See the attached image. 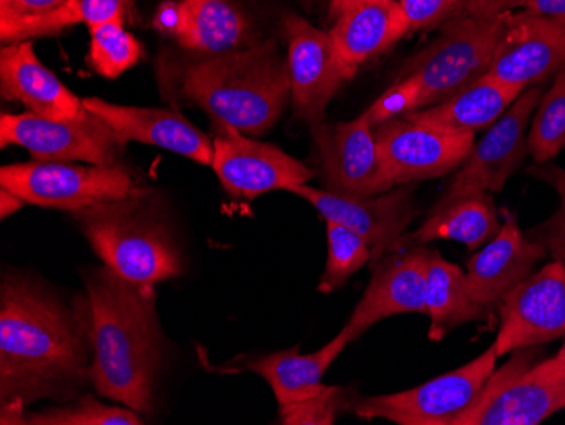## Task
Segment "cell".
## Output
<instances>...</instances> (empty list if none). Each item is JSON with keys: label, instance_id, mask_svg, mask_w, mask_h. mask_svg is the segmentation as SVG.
Returning a JSON list of instances; mask_svg holds the SVG:
<instances>
[{"label": "cell", "instance_id": "cell-1", "mask_svg": "<svg viewBox=\"0 0 565 425\" xmlns=\"http://www.w3.org/2000/svg\"><path fill=\"white\" fill-rule=\"evenodd\" d=\"M87 297L66 306L47 288L8 275L0 288V424H22L38 400H63L92 383Z\"/></svg>", "mask_w": 565, "mask_h": 425}, {"label": "cell", "instance_id": "cell-2", "mask_svg": "<svg viewBox=\"0 0 565 425\" xmlns=\"http://www.w3.org/2000/svg\"><path fill=\"white\" fill-rule=\"evenodd\" d=\"M92 385L98 395L145 414L151 412L163 360V332L152 284L120 277L106 265L87 275Z\"/></svg>", "mask_w": 565, "mask_h": 425}, {"label": "cell", "instance_id": "cell-3", "mask_svg": "<svg viewBox=\"0 0 565 425\" xmlns=\"http://www.w3.org/2000/svg\"><path fill=\"white\" fill-rule=\"evenodd\" d=\"M182 94L202 107L215 126L262 136L278 123L291 98L288 60L275 40L200 59L183 70Z\"/></svg>", "mask_w": 565, "mask_h": 425}, {"label": "cell", "instance_id": "cell-4", "mask_svg": "<svg viewBox=\"0 0 565 425\" xmlns=\"http://www.w3.org/2000/svg\"><path fill=\"white\" fill-rule=\"evenodd\" d=\"M70 215L104 265L127 280L154 285L183 272L182 255L151 190L138 189Z\"/></svg>", "mask_w": 565, "mask_h": 425}, {"label": "cell", "instance_id": "cell-5", "mask_svg": "<svg viewBox=\"0 0 565 425\" xmlns=\"http://www.w3.org/2000/svg\"><path fill=\"white\" fill-rule=\"evenodd\" d=\"M565 408V360L519 349L454 425H536Z\"/></svg>", "mask_w": 565, "mask_h": 425}, {"label": "cell", "instance_id": "cell-6", "mask_svg": "<svg viewBox=\"0 0 565 425\" xmlns=\"http://www.w3.org/2000/svg\"><path fill=\"white\" fill-rule=\"evenodd\" d=\"M504 15H457L447 22L439 36L403 65L398 78L417 84L418 110L443 103L488 72L503 31Z\"/></svg>", "mask_w": 565, "mask_h": 425}, {"label": "cell", "instance_id": "cell-7", "mask_svg": "<svg viewBox=\"0 0 565 425\" xmlns=\"http://www.w3.org/2000/svg\"><path fill=\"white\" fill-rule=\"evenodd\" d=\"M0 187L25 204L75 212L124 199L139 189L135 174L122 164H76L72 161H31L0 168Z\"/></svg>", "mask_w": 565, "mask_h": 425}, {"label": "cell", "instance_id": "cell-8", "mask_svg": "<svg viewBox=\"0 0 565 425\" xmlns=\"http://www.w3.org/2000/svg\"><path fill=\"white\" fill-rule=\"evenodd\" d=\"M497 353L490 346L465 366L415 389L366 399L358 396L352 412L366 421L384 418L399 425H454L481 395L497 370Z\"/></svg>", "mask_w": 565, "mask_h": 425}, {"label": "cell", "instance_id": "cell-9", "mask_svg": "<svg viewBox=\"0 0 565 425\" xmlns=\"http://www.w3.org/2000/svg\"><path fill=\"white\" fill-rule=\"evenodd\" d=\"M22 146L38 161L117 164L126 141L106 120L85 110L73 119H46L33 113L2 114L0 146Z\"/></svg>", "mask_w": 565, "mask_h": 425}, {"label": "cell", "instance_id": "cell-10", "mask_svg": "<svg viewBox=\"0 0 565 425\" xmlns=\"http://www.w3.org/2000/svg\"><path fill=\"white\" fill-rule=\"evenodd\" d=\"M310 132L329 192L364 199L395 189L366 113L349 123L320 120Z\"/></svg>", "mask_w": 565, "mask_h": 425}, {"label": "cell", "instance_id": "cell-11", "mask_svg": "<svg viewBox=\"0 0 565 425\" xmlns=\"http://www.w3.org/2000/svg\"><path fill=\"white\" fill-rule=\"evenodd\" d=\"M374 138L396 187L452 173L476 145L471 132L447 131L408 116L380 124Z\"/></svg>", "mask_w": 565, "mask_h": 425}, {"label": "cell", "instance_id": "cell-12", "mask_svg": "<svg viewBox=\"0 0 565 425\" xmlns=\"http://www.w3.org/2000/svg\"><path fill=\"white\" fill-rule=\"evenodd\" d=\"M565 336V265L554 259L511 288L500 302L498 358Z\"/></svg>", "mask_w": 565, "mask_h": 425}, {"label": "cell", "instance_id": "cell-13", "mask_svg": "<svg viewBox=\"0 0 565 425\" xmlns=\"http://www.w3.org/2000/svg\"><path fill=\"white\" fill-rule=\"evenodd\" d=\"M288 41V70L295 116L305 123H320L339 88L355 73L342 62L329 31L312 26L307 19L290 14L282 21Z\"/></svg>", "mask_w": 565, "mask_h": 425}, {"label": "cell", "instance_id": "cell-14", "mask_svg": "<svg viewBox=\"0 0 565 425\" xmlns=\"http://www.w3.org/2000/svg\"><path fill=\"white\" fill-rule=\"evenodd\" d=\"M212 168L231 195L256 199L265 193L290 192L313 179V171L278 146L247 138L236 129L217 126Z\"/></svg>", "mask_w": 565, "mask_h": 425}, {"label": "cell", "instance_id": "cell-15", "mask_svg": "<svg viewBox=\"0 0 565 425\" xmlns=\"http://www.w3.org/2000/svg\"><path fill=\"white\" fill-rule=\"evenodd\" d=\"M290 192L307 200L326 221L338 222L363 237L371 247V268L392 252L418 214L412 185H398L364 199L313 189L308 183L295 187Z\"/></svg>", "mask_w": 565, "mask_h": 425}, {"label": "cell", "instance_id": "cell-16", "mask_svg": "<svg viewBox=\"0 0 565 425\" xmlns=\"http://www.w3.org/2000/svg\"><path fill=\"white\" fill-rule=\"evenodd\" d=\"M541 98V88H526L515 103L511 104L510 109L488 128L484 138L475 145L443 196L459 195L475 190L501 192L511 174L522 167L529 155L526 129Z\"/></svg>", "mask_w": 565, "mask_h": 425}, {"label": "cell", "instance_id": "cell-17", "mask_svg": "<svg viewBox=\"0 0 565 425\" xmlns=\"http://www.w3.org/2000/svg\"><path fill=\"white\" fill-rule=\"evenodd\" d=\"M564 66L565 22L520 11L504 15L497 52L486 73L525 92Z\"/></svg>", "mask_w": 565, "mask_h": 425}, {"label": "cell", "instance_id": "cell-18", "mask_svg": "<svg viewBox=\"0 0 565 425\" xmlns=\"http://www.w3.org/2000/svg\"><path fill=\"white\" fill-rule=\"evenodd\" d=\"M427 246L405 247L388 253L373 266V277L344 328L352 341L374 323L399 314L427 316Z\"/></svg>", "mask_w": 565, "mask_h": 425}, {"label": "cell", "instance_id": "cell-19", "mask_svg": "<svg viewBox=\"0 0 565 425\" xmlns=\"http://www.w3.org/2000/svg\"><path fill=\"white\" fill-rule=\"evenodd\" d=\"M547 256V247L520 230L515 215L507 212L500 233L468 259L466 277L479 306L493 309L504 295L529 278Z\"/></svg>", "mask_w": 565, "mask_h": 425}, {"label": "cell", "instance_id": "cell-20", "mask_svg": "<svg viewBox=\"0 0 565 425\" xmlns=\"http://www.w3.org/2000/svg\"><path fill=\"white\" fill-rule=\"evenodd\" d=\"M85 109L106 120L124 141L158 146L199 164L212 167L214 141L180 113L151 107L119 106L102 98H84Z\"/></svg>", "mask_w": 565, "mask_h": 425}, {"label": "cell", "instance_id": "cell-21", "mask_svg": "<svg viewBox=\"0 0 565 425\" xmlns=\"http://www.w3.org/2000/svg\"><path fill=\"white\" fill-rule=\"evenodd\" d=\"M0 94L46 119H73L87 110L84 98L76 97L40 62L31 41L2 44Z\"/></svg>", "mask_w": 565, "mask_h": 425}, {"label": "cell", "instance_id": "cell-22", "mask_svg": "<svg viewBox=\"0 0 565 425\" xmlns=\"http://www.w3.org/2000/svg\"><path fill=\"white\" fill-rule=\"evenodd\" d=\"M501 224L503 222L500 221L490 192L475 190L454 196H440L420 227L414 233L403 234L392 252L425 246L440 240L457 241L475 252L500 233Z\"/></svg>", "mask_w": 565, "mask_h": 425}, {"label": "cell", "instance_id": "cell-23", "mask_svg": "<svg viewBox=\"0 0 565 425\" xmlns=\"http://www.w3.org/2000/svg\"><path fill=\"white\" fill-rule=\"evenodd\" d=\"M174 40L202 59L239 52L259 43L246 15L228 0H178Z\"/></svg>", "mask_w": 565, "mask_h": 425}, {"label": "cell", "instance_id": "cell-24", "mask_svg": "<svg viewBox=\"0 0 565 425\" xmlns=\"http://www.w3.org/2000/svg\"><path fill=\"white\" fill-rule=\"evenodd\" d=\"M408 33V22L396 0H370L333 22L329 31L342 62L354 73Z\"/></svg>", "mask_w": 565, "mask_h": 425}, {"label": "cell", "instance_id": "cell-25", "mask_svg": "<svg viewBox=\"0 0 565 425\" xmlns=\"http://www.w3.org/2000/svg\"><path fill=\"white\" fill-rule=\"evenodd\" d=\"M352 338L348 329L342 328L335 338L330 339L316 353H300V346L266 354L250 361L246 370L254 371L268 382L275 393L278 407L295 404L308 396L316 395L326 386V376L333 361L351 344Z\"/></svg>", "mask_w": 565, "mask_h": 425}, {"label": "cell", "instance_id": "cell-26", "mask_svg": "<svg viewBox=\"0 0 565 425\" xmlns=\"http://www.w3.org/2000/svg\"><path fill=\"white\" fill-rule=\"evenodd\" d=\"M522 94L520 88L511 87L490 73H484L478 81L443 103L406 116L447 131L476 135L482 129L491 128Z\"/></svg>", "mask_w": 565, "mask_h": 425}, {"label": "cell", "instance_id": "cell-27", "mask_svg": "<svg viewBox=\"0 0 565 425\" xmlns=\"http://www.w3.org/2000/svg\"><path fill=\"white\" fill-rule=\"evenodd\" d=\"M490 310L479 306L469 290L465 269L431 249L427 272L428 339L439 342L462 323L478 322Z\"/></svg>", "mask_w": 565, "mask_h": 425}, {"label": "cell", "instance_id": "cell-28", "mask_svg": "<svg viewBox=\"0 0 565 425\" xmlns=\"http://www.w3.org/2000/svg\"><path fill=\"white\" fill-rule=\"evenodd\" d=\"M132 18L135 0H68L65 8L55 14L0 26V40L4 44L19 43L62 33L78 22L90 28L102 22L132 21Z\"/></svg>", "mask_w": 565, "mask_h": 425}, {"label": "cell", "instance_id": "cell-29", "mask_svg": "<svg viewBox=\"0 0 565 425\" xmlns=\"http://www.w3.org/2000/svg\"><path fill=\"white\" fill-rule=\"evenodd\" d=\"M529 132V153L536 163L552 160L565 149V66L536 106Z\"/></svg>", "mask_w": 565, "mask_h": 425}, {"label": "cell", "instance_id": "cell-30", "mask_svg": "<svg viewBox=\"0 0 565 425\" xmlns=\"http://www.w3.org/2000/svg\"><path fill=\"white\" fill-rule=\"evenodd\" d=\"M329 255L320 277V294H332L344 287L359 269L371 263V247L363 237L338 222L326 221Z\"/></svg>", "mask_w": 565, "mask_h": 425}, {"label": "cell", "instance_id": "cell-31", "mask_svg": "<svg viewBox=\"0 0 565 425\" xmlns=\"http://www.w3.org/2000/svg\"><path fill=\"white\" fill-rule=\"evenodd\" d=\"M90 30L88 62L102 77L117 78L142 59V46L122 21L102 22Z\"/></svg>", "mask_w": 565, "mask_h": 425}, {"label": "cell", "instance_id": "cell-32", "mask_svg": "<svg viewBox=\"0 0 565 425\" xmlns=\"http://www.w3.org/2000/svg\"><path fill=\"white\" fill-rule=\"evenodd\" d=\"M24 425H141L139 412L119 405L102 404L92 395L73 400L72 404L47 407L25 414Z\"/></svg>", "mask_w": 565, "mask_h": 425}, {"label": "cell", "instance_id": "cell-33", "mask_svg": "<svg viewBox=\"0 0 565 425\" xmlns=\"http://www.w3.org/2000/svg\"><path fill=\"white\" fill-rule=\"evenodd\" d=\"M355 396L351 386L326 385L316 395L279 407L282 425H332L344 412L352 411Z\"/></svg>", "mask_w": 565, "mask_h": 425}, {"label": "cell", "instance_id": "cell-34", "mask_svg": "<svg viewBox=\"0 0 565 425\" xmlns=\"http://www.w3.org/2000/svg\"><path fill=\"white\" fill-rule=\"evenodd\" d=\"M418 100H420V94H418L417 84L408 78H396L395 84L366 110L371 126L376 128L380 124L415 113L418 110Z\"/></svg>", "mask_w": 565, "mask_h": 425}, {"label": "cell", "instance_id": "cell-35", "mask_svg": "<svg viewBox=\"0 0 565 425\" xmlns=\"http://www.w3.org/2000/svg\"><path fill=\"white\" fill-rule=\"evenodd\" d=\"M398 2L408 22L409 33L439 26L457 9L462 8V0H398Z\"/></svg>", "mask_w": 565, "mask_h": 425}, {"label": "cell", "instance_id": "cell-36", "mask_svg": "<svg viewBox=\"0 0 565 425\" xmlns=\"http://www.w3.org/2000/svg\"><path fill=\"white\" fill-rule=\"evenodd\" d=\"M68 0H0V26L46 18L65 8Z\"/></svg>", "mask_w": 565, "mask_h": 425}, {"label": "cell", "instance_id": "cell-37", "mask_svg": "<svg viewBox=\"0 0 565 425\" xmlns=\"http://www.w3.org/2000/svg\"><path fill=\"white\" fill-rule=\"evenodd\" d=\"M526 236L541 241L552 258L565 265V200L562 199L561 209L547 222L530 231Z\"/></svg>", "mask_w": 565, "mask_h": 425}, {"label": "cell", "instance_id": "cell-38", "mask_svg": "<svg viewBox=\"0 0 565 425\" xmlns=\"http://www.w3.org/2000/svg\"><path fill=\"white\" fill-rule=\"evenodd\" d=\"M526 0H462V14L475 18H500L522 9Z\"/></svg>", "mask_w": 565, "mask_h": 425}, {"label": "cell", "instance_id": "cell-39", "mask_svg": "<svg viewBox=\"0 0 565 425\" xmlns=\"http://www.w3.org/2000/svg\"><path fill=\"white\" fill-rule=\"evenodd\" d=\"M178 24H180V4H178V0H167V2H163L158 8L152 26H154V30L160 31V33L174 36Z\"/></svg>", "mask_w": 565, "mask_h": 425}, {"label": "cell", "instance_id": "cell-40", "mask_svg": "<svg viewBox=\"0 0 565 425\" xmlns=\"http://www.w3.org/2000/svg\"><path fill=\"white\" fill-rule=\"evenodd\" d=\"M522 11L565 22V0H526Z\"/></svg>", "mask_w": 565, "mask_h": 425}, {"label": "cell", "instance_id": "cell-41", "mask_svg": "<svg viewBox=\"0 0 565 425\" xmlns=\"http://www.w3.org/2000/svg\"><path fill=\"white\" fill-rule=\"evenodd\" d=\"M22 205H25V202L21 196L15 195L11 190L2 189V187H0V217H9V215L18 212Z\"/></svg>", "mask_w": 565, "mask_h": 425}, {"label": "cell", "instance_id": "cell-42", "mask_svg": "<svg viewBox=\"0 0 565 425\" xmlns=\"http://www.w3.org/2000/svg\"><path fill=\"white\" fill-rule=\"evenodd\" d=\"M370 0H330L329 2V19L330 21H339L342 15L348 12L354 11L359 6L366 4Z\"/></svg>", "mask_w": 565, "mask_h": 425}, {"label": "cell", "instance_id": "cell-43", "mask_svg": "<svg viewBox=\"0 0 565 425\" xmlns=\"http://www.w3.org/2000/svg\"><path fill=\"white\" fill-rule=\"evenodd\" d=\"M564 339H565V336H564ZM558 353H561L562 358H564V360H565V341H564V344H562L561 351H558Z\"/></svg>", "mask_w": 565, "mask_h": 425}, {"label": "cell", "instance_id": "cell-44", "mask_svg": "<svg viewBox=\"0 0 565 425\" xmlns=\"http://www.w3.org/2000/svg\"><path fill=\"white\" fill-rule=\"evenodd\" d=\"M301 2H303L305 6H312L317 0H301Z\"/></svg>", "mask_w": 565, "mask_h": 425}, {"label": "cell", "instance_id": "cell-45", "mask_svg": "<svg viewBox=\"0 0 565 425\" xmlns=\"http://www.w3.org/2000/svg\"><path fill=\"white\" fill-rule=\"evenodd\" d=\"M562 199L565 200V190L564 189H562Z\"/></svg>", "mask_w": 565, "mask_h": 425}]
</instances>
